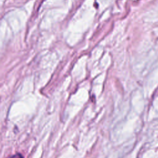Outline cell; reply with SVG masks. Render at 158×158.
<instances>
[{"instance_id": "obj_1", "label": "cell", "mask_w": 158, "mask_h": 158, "mask_svg": "<svg viewBox=\"0 0 158 158\" xmlns=\"http://www.w3.org/2000/svg\"><path fill=\"white\" fill-rule=\"evenodd\" d=\"M7 158H23V157L20 153H16L9 156Z\"/></svg>"}]
</instances>
